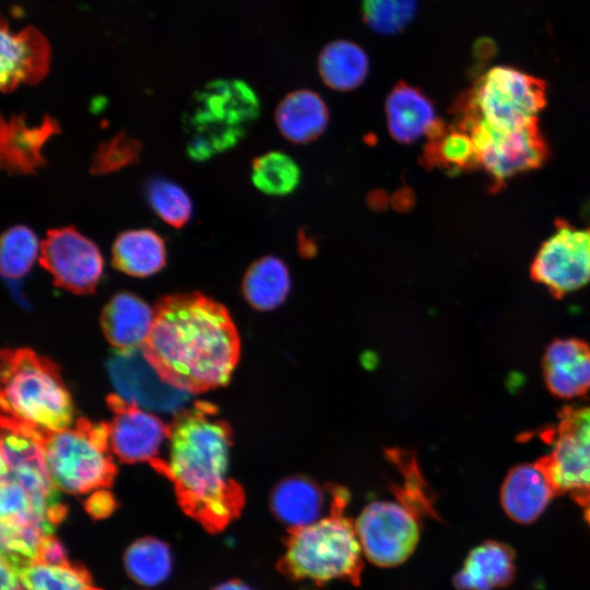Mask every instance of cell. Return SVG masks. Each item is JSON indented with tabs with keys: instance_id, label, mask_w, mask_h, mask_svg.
I'll use <instances>...</instances> for the list:
<instances>
[{
	"instance_id": "obj_36",
	"label": "cell",
	"mask_w": 590,
	"mask_h": 590,
	"mask_svg": "<svg viewBox=\"0 0 590 590\" xmlns=\"http://www.w3.org/2000/svg\"><path fill=\"white\" fill-rule=\"evenodd\" d=\"M36 559L52 564L64 563L67 562L66 550L61 542L51 534L42 544Z\"/></svg>"
},
{
	"instance_id": "obj_39",
	"label": "cell",
	"mask_w": 590,
	"mask_h": 590,
	"mask_svg": "<svg viewBox=\"0 0 590 590\" xmlns=\"http://www.w3.org/2000/svg\"><path fill=\"white\" fill-rule=\"evenodd\" d=\"M585 508V518L588 524L590 526V503L583 507Z\"/></svg>"
},
{
	"instance_id": "obj_14",
	"label": "cell",
	"mask_w": 590,
	"mask_h": 590,
	"mask_svg": "<svg viewBox=\"0 0 590 590\" xmlns=\"http://www.w3.org/2000/svg\"><path fill=\"white\" fill-rule=\"evenodd\" d=\"M107 368L119 396L140 408L178 412L188 400V392L161 378L145 358L142 349L116 351Z\"/></svg>"
},
{
	"instance_id": "obj_4",
	"label": "cell",
	"mask_w": 590,
	"mask_h": 590,
	"mask_svg": "<svg viewBox=\"0 0 590 590\" xmlns=\"http://www.w3.org/2000/svg\"><path fill=\"white\" fill-rule=\"evenodd\" d=\"M1 416L44 430L73 421L71 396L58 366L30 349L1 352Z\"/></svg>"
},
{
	"instance_id": "obj_3",
	"label": "cell",
	"mask_w": 590,
	"mask_h": 590,
	"mask_svg": "<svg viewBox=\"0 0 590 590\" xmlns=\"http://www.w3.org/2000/svg\"><path fill=\"white\" fill-rule=\"evenodd\" d=\"M331 512L319 520L290 529L279 570L295 580L326 583L341 579L358 585L363 570L362 546L355 524L344 515L349 494L331 487Z\"/></svg>"
},
{
	"instance_id": "obj_26",
	"label": "cell",
	"mask_w": 590,
	"mask_h": 590,
	"mask_svg": "<svg viewBox=\"0 0 590 590\" xmlns=\"http://www.w3.org/2000/svg\"><path fill=\"white\" fill-rule=\"evenodd\" d=\"M291 287L287 266L278 257L267 256L255 261L243 281L247 302L259 310H271L285 300Z\"/></svg>"
},
{
	"instance_id": "obj_35",
	"label": "cell",
	"mask_w": 590,
	"mask_h": 590,
	"mask_svg": "<svg viewBox=\"0 0 590 590\" xmlns=\"http://www.w3.org/2000/svg\"><path fill=\"white\" fill-rule=\"evenodd\" d=\"M114 496L105 488L88 494L85 507L87 512L94 518H105L115 509Z\"/></svg>"
},
{
	"instance_id": "obj_24",
	"label": "cell",
	"mask_w": 590,
	"mask_h": 590,
	"mask_svg": "<svg viewBox=\"0 0 590 590\" xmlns=\"http://www.w3.org/2000/svg\"><path fill=\"white\" fill-rule=\"evenodd\" d=\"M111 263L131 276L152 275L166 263L164 239L149 228L123 232L117 236L113 245Z\"/></svg>"
},
{
	"instance_id": "obj_18",
	"label": "cell",
	"mask_w": 590,
	"mask_h": 590,
	"mask_svg": "<svg viewBox=\"0 0 590 590\" xmlns=\"http://www.w3.org/2000/svg\"><path fill=\"white\" fill-rule=\"evenodd\" d=\"M385 116L389 134L402 144L428 137L440 121L432 101L421 90L404 82L387 95Z\"/></svg>"
},
{
	"instance_id": "obj_29",
	"label": "cell",
	"mask_w": 590,
	"mask_h": 590,
	"mask_svg": "<svg viewBox=\"0 0 590 590\" xmlns=\"http://www.w3.org/2000/svg\"><path fill=\"white\" fill-rule=\"evenodd\" d=\"M302 179L298 163L283 151H270L256 157L251 181L256 189L271 197H284L296 190Z\"/></svg>"
},
{
	"instance_id": "obj_13",
	"label": "cell",
	"mask_w": 590,
	"mask_h": 590,
	"mask_svg": "<svg viewBox=\"0 0 590 590\" xmlns=\"http://www.w3.org/2000/svg\"><path fill=\"white\" fill-rule=\"evenodd\" d=\"M113 417L108 425L111 451L123 462H150L160 459L167 440L168 424L119 394L106 398Z\"/></svg>"
},
{
	"instance_id": "obj_33",
	"label": "cell",
	"mask_w": 590,
	"mask_h": 590,
	"mask_svg": "<svg viewBox=\"0 0 590 590\" xmlns=\"http://www.w3.org/2000/svg\"><path fill=\"white\" fill-rule=\"evenodd\" d=\"M415 8V0H364L363 16L375 32L390 35L404 28Z\"/></svg>"
},
{
	"instance_id": "obj_16",
	"label": "cell",
	"mask_w": 590,
	"mask_h": 590,
	"mask_svg": "<svg viewBox=\"0 0 590 590\" xmlns=\"http://www.w3.org/2000/svg\"><path fill=\"white\" fill-rule=\"evenodd\" d=\"M59 133L58 121L47 115L37 125L28 123L23 115H13L9 119L1 117V168L9 175L35 174L46 164L45 144Z\"/></svg>"
},
{
	"instance_id": "obj_10",
	"label": "cell",
	"mask_w": 590,
	"mask_h": 590,
	"mask_svg": "<svg viewBox=\"0 0 590 590\" xmlns=\"http://www.w3.org/2000/svg\"><path fill=\"white\" fill-rule=\"evenodd\" d=\"M421 515L402 498L367 505L354 523L364 556L380 567L404 563L418 543Z\"/></svg>"
},
{
	"instance_id": "obj_17",
	"label": "cell",
	"mask_w": 590,
	"mask_h": 590,
	"mask_svg": "<svg viewBox=\"0 0 590 590\" xmlns=\"http://www.w3.org/2000/svg\"><path fill=\"white\" fill-rule=\"evenodd\" d=\"M542 369L552 394L582 397L590 391V345L576 338L554 340L544 352Z\"/></svg>"
},
{
	"instance_id": "obj_12",
	"label": "cell",
	"mask_w": 590,
	"mask_h": 590,
	"mask_svg": "<svg viewBox=\"0 0 590 590\" xmlns=\"http://www.w3.org/2000/svg\"><path fill=\"white\" fill-rule=\"evenodd\" d=\"M39 262L57 286L79 295L92 294L103 272L98 247L72 226L47 233L40 243Z\"/></svg>"
},
{
	"instance_id": "obj_6",
	"label": "cell",
	"mask_w": 590,
	"mask_h": 590,
	"mask_svg": "<svg viewBox=\"0 0 590 590\" xmlns=\"http://www.w3.org/2000/svg\"><path fill=\"white\" fill-rule=\"evenodd\" d=\"M19 425L26 428L40 445L51 479L59 491L83 495L111 484L116 465L110 455L113 451L107 422L92 423L80 417L73 426L61 430Z\"/></svg>"
},
{
	"instance_id": "obj_30",
	"label": "cell",
	"mask_w": 590,
	"mask_h": 590,
	"mask_svg": "<svg viewBox=\"0 0 590 590\" xmlns=\"http://www.w3.org/2000/svg\"><path fill=\"white\" fill-rule=\"evenodd\" d=\"M24 590H97L79 566L33 560L22 568Z\"/></svg>"
},
{
	"instance_id": "obj_9",
	"label": "cell",
	"mask_w": 590,
	"mask_h": 590,
	"mask_svg": "<svg viewBox=\"0 0 590 590\" xmlns=\"http://www.w3.org/2000/svg\"><path fill=\"white\" fill-rule=\"evenodd\" d=\"M457 126L471 134L479 169L487 175L495 191L508 179L540 168L550 156L539 121L512 129H496L482 122Z\"/></svg>"
},
{
	"instance_id": "obj_38",
	"label": "cell",
	"mask_w": 590,
	"mask_h": 590,
	"mask_svg": "<svg viewBox=\"0 0 590 590\" xmlns=\"http://www.w3.org/2000/svg\"><path fill=\"white\" fill-rule=\"evenodd\" d=\"M212 590H253L247 583L239 580H228L219 583Z\"/></svg>"
},
{
	"instance_id": "obj_8",
	"label": "cell",
	"mask_w": 590,
	"mask_h": 590,
	"mask_svg": "<svg viewBox=\"0 0 590 590\" xmlns=\"http://www.w3.org/2000/svg\"><path fill=\"white\" fill-rule=\"evenodd\" d=\"M550 452L534 463L556 495L568 494L585 507L590 503V406L560 410L557 422L542 433Z\"/></svg>"
},
{
	"instance_id": "obj_28",
	"label": "cell",
	"mask_w": 590,
	"mask_h": 590,
	"mask_svg": "<svg viewBox=\"0 0 590 590\" xmlns=\"http://www.w3.org/2000/svg\"><path fill=\"white\" fill-rule=\"evenodd\" d=\"M123 565L135 583L153 588L168 579L173 567L172 552L160 539L142 538L126 550Z\"/></svg>"
},
{
	"instance_id": "obj_32",
	"label": "cell",
	"mask_w": 590,
	"mask_h": 590,
	"mask_svg": "<svg viewBox=\"0 0 590 590\" xmlns=\"http://www.w3.org/2000/svg\"><path fill=\"white\" fill-rule=\"evenodd\" d=\"M146 197L154 212L173 227H182L191 217L190 197L180 186L170 180L162 178L150 180Z\"/></svg>"
},
{
	"instance_id": "obj_1",
	"label": "cell",
	"mask_w": 590,
	"mask_h": 590,
	"mask_svg": "<svg viewBox=\"0 0 590 590\" xmlns=\"http://www.w3.org/2000/svg\"><path fill=\"white\" fill-rule=\"evenodd\" d=\"M141 349L164 381L201 393L229 380L240 342L223 305L201 293H180L158 300Z\"/></svg>"
},
{
	"instance_id": "obj_27",
	"label": "cell",
	"mask_w": 590,
	"mask_h": 590,
	"mask_svg": "<svg viewBox=\"0 0 590 590\" xmlns=\"http://www.w3.org/2000/svg\"><path fill=\"white\" fill-rule=\"evenodd\" d=\"M427 138L425 160L429 166L452 174L479 169L474 143L467 130L447 127L440 120Z\"/></svg>"
},
{
	"instance_id": "obj_15",
	"label": "cell",
	"mask_w": 590,
	"mask_h": 590,
	"mask_svg": "<svg viewBox=\"0 0 590 590\" xmlns=\"http://www.w3.org/2000/svg\"><path fill=\"white\" fill-rule=\"evenodd\" d=\"M0 86L3 93L13 92L21 84H37L49 72L51 49L46 37L28 26L12 32L1 22Z\"/></svg>"
},
{
	"instance_id": "obj_19",
	"label": "cell",
	"mask_w": 590,
	"mask_h": 590,
	"mask_svg": "<svg viewBox=\"0 0 590 590\" xmlns=\"http://www.w3.org/2000/svg\"><path fill=\"white\" fill-rule=\"evenodd\" d=\"M154 321V309L138 296L122 292L105 306L101 326L106 340L117 352L141 349Z\"/></svg>"
},
{
	"instance_id": "obj_37",
	"label": "cell",
	"mask_w": 590,
	"mask_h": 590,
	"mask_svg": "<svg viewBox=\"0 0 590 590\" xmlns=\"http://www.w3.org/2000/svg\"><path fill=\"white\" fill-rule=\"evenodd\" d=\"M0 590H24L22 568L2 557Z\"/></svg>"
},
{
	"instance_id": "obj_34",
	"label": "cell",
	"mask_w": 590,
	"mask_h": 590,
	"mask_svg": "<svg viewBox=\"0 0 590 590\" xmlns=\"http://www.w3.org/2000/svg\"><path fill=\"white\" fill-rule=\"evenodd\" d=\"M141 143L131 135L119 132L102 143L93 155L90 170L94 175H107L139 161Z\"/></svg>"
},
{
	"instance_id": "obj_21",
	"label": "cell",
	"mask_w": 590,
	"mask_h": 590,
	"mask_svg": "<svg viewBox=\"0 0 590 590\" xmlns=\"http://www.w3.org/2000/svg\"><path fill=\"white\" fill-rule=\"evenodd\" d=\"M329 108L324 99L311 90L288 93L279 103L274 120L287 141L306 144L318 139L329 123Z\"/></svg>"
},
{
	"instance_id": "obj_7",
	"label": "cell",
	"mask_w": 590,
	"mask_h": 590,
	"mask_svg": "<svg viewBox=\"0 0 590 590\" xmlns=\"http://www.w3.org/2000/svg\"><path fill=\"white\" fill-rule=\"evenodd\" d=\"M546 83L508 66L481 74L457 101L458 123L482 122L496 129H512L538 120L547 102Z\"/></svg>"
},
{
	"instance_id": "obj_22",
	"label": "cell",
	"mask_w": 590,
	"mask_h": 590,
	"mask_svg": "<svg viewBox=\"0 0 590 590\" xmlns=\"http://www.w3.org/2000/svg\"><path fill=\"white\" fill-rule=\"evenodd\" d=\"M515 571L514 551L504 543L486 541L471 550L453 585L459 590H493L507 586Z\"/></svg>"
},
{
	"instance_id": "obj_23",
	"label": "cell",
	"mask_w": 590,
	"mask_h": 590,
	"mask_svg": "<svg viewBox=\"0 0 590 590\" xmlns=\"http://www.w3.org/2000/svg\"><path fill=\"white\" fill-rule=\"evenodd\" d=\"M323 504V491L304 476L284 479L273 488L270 498L273 516L288 530L319 520Z\"/></svg>"
},
{
	"instance_id": "obj_25",
	"label": "cell",
	"mask_w": 590,
	"mask_h": 590,
	"mask_svg": "<svg viewBox=\"0 0 590 590\" xmlns=\"http://www.w3.org/2000/svg\"><path fill=\"white\" fill-rule=\"evenodd\" d=\"M368 70L366 52L358 45L344 39L328 44L318 58L322 82L338 92L357 88L366 80Z\"/></svg>"
},
{
	"instance_id": "obj_2",
	"label": "cell",
	"mask_w": 590,
	"mask_h": 590,
	"mask_svg": "<svg viewBox=\"0 0 590 590\" xmlns=\"http://www.w3.org/2000/svg\"><path fill=\"white\" fill-rule=\"evenodd\" d=\"M231 446V428L216 406L196 401L168 423L167 459L151 464L173 482L184 509L210 529L225 527L244 504L228 475Z\"/></svg>"
},
{
	"instance_id": "obj_11",
	"label": "cell",
	"mask_w": 590,
	"mask_h": 590,
	"mask_svg": "<svg viewBox=\"0 0 590 590\" xmlns=\"http://www.w3.org/2000/svg\"><path fill=\"white\" fill-rule=\"evenodd\" d=\"M530 275L556 298L590 282V227L580 228L564 220L535 253Z\"/></svg>"
},
{
	"instance_id": "obj_5",
	"label": "cell",
	"mask_w": 590,
	"mask_h": 590,
	"mask_svg": "<svg viewBox=\"0 0 590 590\" xmlns=\"http://www.w3.org/2000/svg\"><path fill=\"white\" fill-rule=\"evenodd\" d=\"M253 88L240 80H216L193 96L184 118L186 150L203 162L224 153L246 135L260 114Z\"/></svg>"
},
{
	"instance_id": "obj_20",
	"label": "cell",
	"mask_w": 590,
	"mask_h": 590,
	"mask_svg": "<svg viewBox=\"0 0 590 590\" xmlns=\"http://www.w3.org/2000/svg\"><path fill=\"white\" fill-rule=\"evenodd\" d=\"M555 495L544 472L535 463H526L508 472L500 489V503L510 519L530 523Z\"/></svg>"
},
{
	"instance_id": "obj_31",
	"label": "cell",
	"mask_w": 590,
	"mask_h": 590,
	"mask_svg": "<svg viewBox=\"0 0 590 590\" xmlns=\"http://www.w3.org/2000/svg\"><path fill=\"white\" fill-rule=\"evenodd\" d=\"M40 252L37 236L27 226L14 225L1 237L0 269L3 276L19 279L25 275Z\"/></svg>"
}]
</instances>
